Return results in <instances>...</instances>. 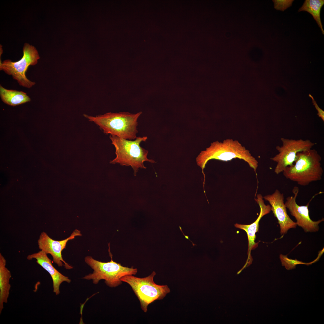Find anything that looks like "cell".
Wrapping results in <instances>:
<instances>
[{
    "label": "cell",
    "instance_id": "obj_1",
    "mask_svg": "<svg viewBox=\"0 0 324 324\" xmlns=\"http://www.w3.org/2000/svg\"><path fill=\"white\" fill-rule=\"evenodd\" d=\"M236 158L243 160L256 171L258 167L257 160L252 155L250 151L238 140L232 139H226L222 142L216 141L212 143L206 150L201 152L196 158V161L205 176L204 169L210 160L227 161Z\"/></svg>",
    "mask_w": 324,
    "mask_h": 324
},
{
    "label": "cell",
    "instance_id": "obj_2",
    "mask_svg": "<svg viewBox=\"0 0 324 324\" xmlns=\"http://www.w3.org/2000/svg\"><path fill=\"white\" fill-rule=\"evenodd\" d=\"M321 160V156L315 149L298 152L294 163L285 168L283 175L300 185H308L322 179L323 170Z\"/></svg>",
    "mask_w": 324,
    "mask_h": 324
},
{
    "label": "cell",
    "instance_id": "obj_3",
    "mask_svg": "<svg viewBox=\"0 0 324 324\" xmlns=\"http://www.w3.org/2000/svg\"><path fill=\"white\" fill-rule=\"evenodd\" d=\"M142 112L135 114L127 112H108L95 116L84 114L90 121L98 125L106 134L126 140H135L138 132L137 120Z\"/></svg>",
    "mask_w": 324,
    "mask_h": 324
},
{
    "label": "cell",
    "instance_id": "obj_4",
    "mask_svg": "<svg viewBox=\"0 0 324 324\" xmlns=\"http://www.w3.org/2000/svg\"><path fill=\"white\" fill-rule=\"evenodd\" d=\"M112 144L114 146L116 157L110 161L112 164H119L122 166H131L136 176L139 169H146L145 161L152 163L154 160L147 157L148 151L140 146L142 142H146L147 137L139 136L134 140H126L117 136L110 135Z\"/></svg>",
    "mask_w": 324,
    "mask_h": 324
},
{
    "label": "cell",
    "instance_id": "obj_5",
    "mask_svg": "<svg viewBox=\"0 0 324 324\" xmlns=\"http://www.w3.org/2000/svg\"><path fill=\"white\" fill-rule=\"evenodd\" d=\"M85 261L93 270V272L82 278L92 280L94 284H97L100 280H104L108 286L115 287L122 284L120 280L122 277L135 275L137 272V268L123 266L121 264L114 261L112 258L110 261L103 262L87 256L85 257Z\"/></svg>",
    "mask_w": 324,
    "mask_h": 324
},
{
    "label": "cell",
    "instance_id": "obj_6",
    "mask_svg": "<svg viewBox=\"0 0 324 324\" xmlns=\"http://www.w3.org/2000/svg\"><path fill=\"white\" fill-rule=\"evenodd\" d=\"M156 273L153 271L147 277L140 278L133 275L122 277L121 280L128 284L139 299L141 308L145 313L149 304L156 300L163 299L170 291L167 285L156 284L153 278Z\"/></svg>",
    "mask_w": 324,
    "mask_h": 324
},
{
    "label": "cell",
    "instance_id": "obj_7",
    "mask_svg": "<svg viewBox=\"0 0 324 324\" xmlns=\"http://www.w3.org/2000/svg\"><path fill=\"white\" fill-rule=\"evenodd\" d=\"M23 52L22 57L17 62H13L9 59L5 60L2 62L0 61V70L11 75L20 86L30 88L35 84V82L27 78L26 72L29 66L37 64L40 57L36 48L27 43L24 44Z\"/></svg>",
    "mask_w": 324,
    "mask_h": 324
},
{
    "label": "cell",
    "instance_id": "obj_8",
    "mask_svg": "<svg viewBox=\"0 0 324 324\" xmlns=\"http://www.w3.org/2000/svg\"><path fill=\"white\" fill-rule=\"evenodd\" d=\"M280 140L282 145L276 147L278 153L270 158L277 164L274 172L277 175L283 172L286 167L293 165L298 152L311 149L316 144L308 140H296L283 137Z\"/></svg>",
    "mask_w": 324,
    "mask_h": 324
},
{
    "label": "cell",
    "instance_id": "obj_9",
    "mask_svg": "<svg viewBox=\"0 0 324 324\" xmlns=\"http://www.w3.org/2000/svg\"><path fill=\"white\" fill-rule=\"evenodd\" d=\"M293 196L286 198L285 204L291 215L296 220L297 225L301 227L305 232H315L319 231V224L324 220L323 218L317 221H313L310 218L308 207L311 200L305 206H299L296 203V199L299 192L297 186L293 187Z\"/></svg>",
    "mask_w": 324,
    "mask_h": 324
},
{
    "label": "cell",
    "instance_id": "obj_10",
    "mask_svg": "<svg viewBox=\"0 0 324 324\" xmlns=\"http://www.w3.org/2000/svg\"><path fill=\"white\" fill-rule=\"evenodd\" d=\"M81 231L75 229L70 236L67 238L60 241L55 240L50 238L44 232L40 234L38 240L39 249L47 254H50L52 256L53 261L59 267L64 266L67 269H70L73 267L66 263L63 259L62 254V250L66 248L68 241L74 239L76 236H81Z\"/></svg>",
    "mask_w": 324,
    "mask_h": 324
},
{
    "label": "cell",
    "instance_id": "obj_11",
    "mask_svg": "<svg viewBox=\"0 0 324 324\" xmlns=\"http://www.w3.org/2000/svg\"><path fill=\"white\" fill-rule=\"evenodd\" d=\"M263 198L270 205L271 210L278 220L281 235L286 233L289 229L296 227V222L291 219L287 213L283 193L276 189L273 193L264 196Z\"/></svg>",
    "mask_w": 324,
    "mask_h": 324
},
{
    "label": "cell",
    "instance_id": "obj_12",
    "mask_svg": "<svg viewBox=\"0 0 324 324\" xmlns=\"http://www.w3.org/2000/svg\"><path fill=\"white\" fill-rule=\"evenodd\" d=\"M255 200L258 204L260 208V213L256 220L249 225L241 224H236L235 226L238 228L245 231L247 235L248 240V258L247 263L249 260H252L251 259V252L258 246V242H255L256 238V233L258 231L259 222L261 218L264 215L268 214L271 211V207L269 205H266L264 203L263 197L260 194H257Z\"/></svg>",
    "mask_w": 324,
    "mask_h": 324
},
{
    "label": "cell",
    "instance_id": "obj_13",
    "mask_svg": "<svg viewBox=\"0 0 324 324\" xmlns=\"http://www.w3.org/2000/svg\"><path fill=\"white\" fill-rule=\"evenodd\" d=\"M27 258L29 260L36 259V262L49 273L53 282V292L56 295L60 293V286L62 283L70 282L71 280L68 277L63 275L55 268L51 260L43 251L40 250L38 252L29 255Z\"/></svg>",
    "mask_w": 324,
    "mask_h": 324
},
{
    "label": "cell",
    "instance_id": "obj_14",
    "mask_svg": "<svg viewBox=\"0 0 324 324\" xmlns=\"http://www.w3.org/2000/svg\"><path fill=\"white\" fill-rule=\"evenodd\" d=\"M6 260L0 253V314L4 308V304L7 303L11 286L9 283L11 275L6 268Z\"/></svg>",
    "mask_w": 324,
    "mask_h": 324
},
{
    "label": "cell",
    "instance_id": "obj_15",
    "mask_svg": "<svg viewBox=\"0 0 324 324\" xmlns=\"http://www.w3.org/2000/svg\"><path fill=\"white\" fill-rule=\"evenodd\" d=\"M0 96L4 103L12 106L24 104L31 101L26 93L22 91L8 89L0 86Z\"/></svg>",
    "mask_w": 324,
    "mask_h": 324
},
{
    "label": "cell",
    "instance_id": "obj_16",
    "mask_svg": "<svg viewBox=\"0 0 324 324\" xmlns=\"http://www.w3.org/2000/svg\"><path fill=\"white\" fill-rule=\"evenodd\" d=\"M324 4L323 0H306L298 11H306L313 16L320 28L322 34H324V31L320 19V11Z\"/></svg>",
    "mask_w": 324,
    "mask_h": 324
},
{
    "label": "cell",
    "instance_id": "obj_17",
    "mask_svg": "<svg viewBox=\"0 0 324 324\" xmlns=\"http://www.w3.org/2000/svg\"><path fill=\"white\" fill-rule=\"evenodd\" d=\"M282 265L284 266L287 270H291L296 268L297 265L304 264L309 265V263L303 262L297 259L293 260L288 258L287 255L280 254L279 256Z\"/></svg>",
    "mask_w": 324,
    "mask_h": 324
},
{
    "label": "cell",
    "instance_id": "obj_18",
    "mask_svg": "<svg viewBox=\"0 0 324 324\" xmlns=\"http://www.w3.org/2000/svg\"><path fill=\"white\" fill-rule=\"evenodd\" d=\"M275 9L277 10L284 11L290 7L294 1L293 0H273Z\"/></svg>",
    "mask_w": 324,
    "mask_h": 324
},
{
    "label": "cell",
    "instance_id": "obj_19",
    "mask_svg": "<svg viewBox=\"0 0 324 324\" xmlns=\"http://www.w3.org/2000/svg\"><path fill=\"white\" fill-rule=\"evenodd\" d=\"M309 96L312 99V102L314 105V106L316 109L318 113L317 115L322 120L324 121V111L321 109L318 106V104L316 103V101L315 100L314 98L312 95L310 94H309Z\"/></svg>",
    "mask_w": 324,
    "mask_h": 324
},
{
    "label": "cell",
    "instance_id": "obj_20",
    "mask_svg": "<svg viewBox=\"0 0 324 324\" xmlns=\"http://www.w3.org/2000/svg\"><path fill=\"white\" fill-rule=\"evenodd\" d=\"M179 229H180V230L181 231V232H182V233H183V235H184V237H185V238H186V239H188V240H189V241H190V242H192V245H193V246L192 247V248H193V246H195H195H196V245H196V244H194V243H193V242H192V241H191V240H190V239H189V236H186V235H185V234H184V233L183 232V231H182V227H181V226H179Z\"/></svg>",
    "mask_w": 324,
    "mask_h": 324
}]
</instances>
